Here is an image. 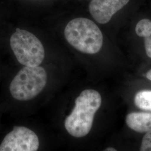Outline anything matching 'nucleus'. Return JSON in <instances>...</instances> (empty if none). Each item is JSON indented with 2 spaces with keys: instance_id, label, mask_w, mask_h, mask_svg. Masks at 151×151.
Returning a JSON list of instances; mask_svg holds the SVG:
<instances>
[{
  "instance_id": "f257e3e1",
  "label": "nucleus",
  "mask_w": 151,
  "mask_h": 151,
  "mask_svg": "<svg viewBox=\"0 0 151 151\" xmlns=\"http://www.w3.org/2000/svg\"><path fill=\"white\" fill-rule=\"evenodd\" d=\"M102 99L99 92L87 89L75 100V105L66 117L65 127L67 132L75 138L87 135L91 129L95 114L100 108Z\"/></svg>"
},
{
  "instance_id": "f03ea898",
  "label": "nucleus",
  "mask_w": 151,
  "mask_h": 151,
  "mask_svg": "<svg viewBox=\"0 0 151 151\" xmlns=\"http://www.w3.org/2000/svg\"><path fill=\"white\" fill-rule=\"evenodd\" d=\"M65 36L70 45L82 53L96 54L103 46L100 29L86 18H76L69 22L65 27Z\"/></svg>"
},
{
  "instance_id": "7ed1b4c3",
  "label": "nucleus",
  "mask_w": 151,
  "mask_h": 151,
  "mask_svg": "<svg viewBox=\"0 0 151 151\" xmlns=\"http://www.w3.org/2000/svg\"><path fill=\"white\" fill-rule=\"evenodd\" d=\"M47 81V73L43 67L25 66L11 81L10 91L17 100H30L43 91Z\"/></svg>"
},
{
  "instance_id": "20e7f679",
  "label": "nucleus",
  "mask_w": 151,
  "mask_h": 151,
  "mask_svg": "<svg viewBox=\"0 0 151 151\" xmlns=\"http://www.w3.org/2000/svg\"><path fill=\"white\" fill-rule=\"evenodd\" d=\"M10 46L18 62L25 66H38L44 59L43 44L25 30L16 29L10 38Z\"/></svg>"
},
{
  "instance_id": "39448f33",
  "label": "nucleus",
  "mask_w": 151,
  "mask_h": 151,
  "mask_svg": "<svg viewBox=\"0 0 151 151\" xmlns=\"http://www.w3.org/2000/svg\"><path fill=\"white\" fill-rule=\"evenodd\" d=\"M39 147V138L35 132L25 127L15 126L2 140L0 151H37Z\"/></svg>"
},
{
  "instance_id": "423d86ee",
  "label": "nucleus",
  "mask_w": 151,
  "mask_h": 151,
  "mask_svg": "<svg viewBox=\"0 0 151 151\" xmlns=\"http://www.w3.org/2000/svg\"><path fill=\"white\" fill-rule=\"evenodd\" d=\"M129 0H92L89 11L92 17L100 24H106L114 15L126 5Z\"/></svg>"
},
{
  "instance_id": "0eeeda50",
  "label": "nucleus",
  "mask_w": 151,
  "mask_h": 151,
  "mask_svg": "<svg viewBox=\"0 0 151 151\" xmlns=\"http://www.w3.org/2000/svg\"><path fill=\"white\" fill-rule=\"evenodd\" d=\"M125 121L128 127L135 132H151V113H131L127 115Z\"/></svg>"
},
{
  "instance_id": "6e6552de",
  "label": "nucleus",
  "mask_w": 151,
  "mask_h": 151,
  "mask_svg": "<svg viewBox=\"0 0 151 151\" xmlns=\"http://www.w3.org/2000/svg\"><path fill=\"white\" fill-rule=\"evenodd\" d=\"M135 32L140 37L145 38L146 54L151 58V20L142 19L135 27Z\"/></svg>"
},
{
  "instance_id": "1a4fd4ad",
  "label": "nucleus",
  "mask_w": 151,
  "mask_h": 151,
  "mask_svg": "<svg viewBox=\"0 0 151 151\" xmlns=\"http://www.w3.org/2000/svg\"><path fill=\"white\" fill-rule=\"evenodd\" d=\"M134 103L140 109L151 112V90L138 92L135 95Z\"/></svg>"
},
{
  "instance_id": "9d476101",
  "label": "nucleus",
  "mask_w": 151,
  "mask_h": 151,
  "mask_svg": "<svg viewBox=\"0 0 151 151\" xmlns=\"http://www.w3.org/2000/svg\"><path fill=\"white\" fill-rule=\"evenodd\" d=\"M140 151H151V132L146 133L142 140Z\"/></svg>"
},
{
  "instance_id": "9b49d317",
  "label": "nucleus",
  "mask_w": 151,
  "mask_h": 151,
  "mask_svg": "<svg viewBox=\"0 0 151 151\" xmlns=\"http://www.w3.org/2000/svg\"><path fill=\"white\" fill-rule=\"evenodd\" d=\"M146 77H147V78L149 80L151 81V70H149V71L147 73Z\"/></svg>"
},
{
  "instance_id": "f8f14e48",
  "label": "nucleus",
  "mask_w": 151,
  "mask_h": 151,
  "mask_svg": "<svg viewBox=\"0 0 151 151\" xmlns=\"http://www.w3.org/2000/svg\"><path fill=\"white\" fill-rule=\"evenodd\" d=\"M104 151H117L115 148L112 147H108L106 149H105Z\"/></svg>"
}]
</instances>
